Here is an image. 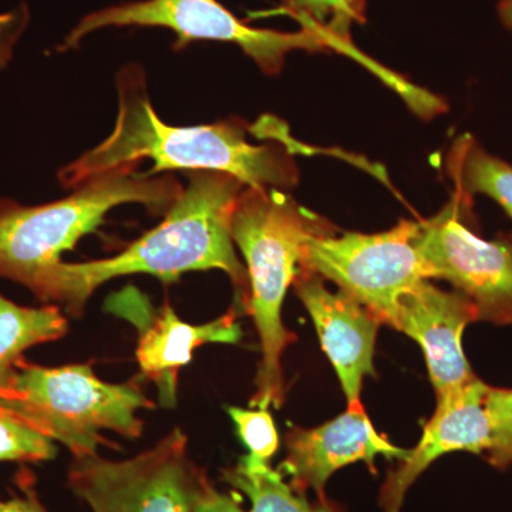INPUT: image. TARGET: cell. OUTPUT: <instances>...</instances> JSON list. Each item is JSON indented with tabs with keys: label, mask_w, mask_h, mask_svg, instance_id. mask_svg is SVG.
<instances>
[{
	"label": "cell",
	"mask_w": 512,
	"mask_h": 512,
	"mask_svg": "<svg viewBox=\"0 0 512 512\" xmlns=\"http://www.w3.org/2000/svg\"><path fill=\"white\" fill-rule=\"evenodd\" d=\"M187 177L190 183L157 228L113 258L59 262L30 291L39 301L60 303L70 315L80 316L93 292L119 276L147 274L174 282L187 272L220 269L231 278L239 309L247 311L248 272L232 238V214L247 185L220 171H188Z\"/></svg>",
	"instance_id": "cell-1"
},
{
	"label": "cell",
	"mask_w": 512,
	"mask_h": 512,
	"mask_svg": "<svg viewBox=\"0 0 512 512\" xmlns=\"http://www.w3.org/2000/svg\"><path fill=\"white\" fill-rule=\"evenodd\" d=\"M119 114L116 127L103 143L87 151L59 173L64 188L150 158L153 175L165 170L220 171L247 187L288 190L298 184V165L284 141L249 143L241 121L210 126H168L148 99L146 76L140 66H127L117 76Z\"/></svg>",
	"instance_id": "cell-2"
},
{
	"label": "cell",
	"mask_w": 512,
	"mask_h": 512,
	"mask_svg": "<svg viewBox=\"0 0 512 512\" xmlns=\"http://www.w3.org/2000/svg\"><path fill=\"white\" fill-rule=\"evenodd\" d=\"M336 229L276 188L247 187L232 214V238L241 249L249 278L247 312L261 343V363L251 406L281 407L285 397L282 356L296 336L282 322L286 292L298 275L303 247L313 235Z\"/></svg>",
	"instance_id": "cell-3"
},
{
	"label": "cell",
	"mask_w": 512,
	"mask_h": 512,
	"mask_svg": "<svg viewBox=\"0 0 512 512\" xmlns=\"http://www.w3.org/2000/svg\"><path fill=\"white\" fill-rule=\"evenodd\" d=\"M140 164L121 165L74 188L50 204L23 207L0 200V278L32 289L47 269L62 262L79 239L94 231L107 212L123 204H141L167 214L183 192L174 177L136 174Z\"/></svg>",
	"instance_id": "cell-4"
},
{
	"label": "cell",
	"mask_w": 512,
	"mask_h": 512,
	"mask_svg": "<svg viewBox=\"0 0 512 512\" xmlns=\"http://www.w3.org/2000/svg\"><path fill=\"white\" fill-rule=\"evenodd\" d=\"M0 407L69 448L73 457H84L109 444L103 431L140 437L143 421L137 413L154 409V403L133 383L103 382L87 363L43 367L23 362L0 390Z\"/></svg>",
	"instance_id": "cell-5"
},
{
	"label": "cell",
	"mask_w": 512,
	"mask_h": 512,
	"mask_svg": "<svg viewBox=\"0 0 512 512\" xmlns=\"http://www.w3.org/2000/svg\"><path fill=\"white\" fill-rule=\"evenodd\" d=\"M110 26H157L173 30L177 50L195 40L234 43L266 74L281 72L286 55L293 50L343 53L335 39L319 30L302 28L299 32L285 33L252 28L217 0H140L97 10L80 20L60 50L73 49L84 36Z\"/></svg>",
	"instance_id": "cell-6"
},
{
	"label": "cell",
	"mask_w": 512,
	"mask_h": 512,
	"mask_svg": "<svg viewBox=\"0 0 512 512\" xmlns=\"http://www.w3.org/2000/svg\"><path fill=\"white\" fill-rule=\"evenodd\" d=\"M67 477L70 490L93 512H194L211 483L192 461L180 429L127 460L99 453L74 457Z\"/></svg>",
	"instance_id": "cell-7"
},
{
	"label": "cell",
	"mask_w": 512,
	"mask_h": 512,
	"mask_svg": "<svg viewBox=\"0 0 512 512\" xmlns=\"http://www.w3.org/2000/svg\"><path fill=\"white\" fill-rule=\"evenodd\" d=\"M417 231L419 222L400 221L379 234L313 235L303 247L299 268L335 282L340 292L392 326L399 296L427 279L414 245Z\"/></svg>",
	"instance_id": "cell-8"
},
{
	"label": "cell",
	"mask_w": 512,
	"mask_h": 512,
	"mask_svg": "<svg viewBox=\"0 0 512 512\" xmlns=\"http://www.w3.org/2000/svg\"><path fill=\"white\" fill-rule=\"evenodd\" d=\"M473 198L456 191L436 215L419 222L414 245L427 279H444L474 303L480 320L512 325V232L487 241L470 220Z\"/></svg>",
	"instance_id": "cell-9"
},
{
	"label": "cell",
	"mask_w": 512,
	"mask_h": 512,
	"mask_svg": "<svg viewBox=\"0 0 512 512\" xmlns=\"http://www.w3.org/2000/svg\"><path fill=\"white\" fill-rule=\"evenodd\" d=\"M113 306L137 326L138 366L146 379L157 384L160 403L165 407L175 406L178 376L183 367L190 365L195 349L207 343L235 345L242 338L235 309L205 325H190L178 318L171 306L153 311L137 291L123 292L114 299Z\"/></svg>",
	"instance_id": "cell-10"
},
{
	"label": "cell",
	"mask_w": 512,
	"mask_h": 512,
	"mask_svg": "<svg viewBox=\"0 0 512 512\" xmlns=\"http://www.w3.org/2000/svg\"><path fill=\"white\" fill-rule=\"evenodd\" d=\"M480 320L474 303L460 292H447L423 279L403 292L392 326L416 340L426 356L437 399L476 379L463 352V333Z\"/></svg>",
	"instance_id": "cell-11"
},
{
	"label": "cell",
	"mask_w": 512,
	"mask_h": 512,
	"mask_svg": "<svg viewBox=\"0 0 512 512\" xmlns=\"http://www.w3.org/2000/svg\"><path fill=\"white\" fill-rule=\"evenodd\" d=\"M407 453L377 433L363 404H357L315 429L289 431L279 473L291 478L298 493L315 491L319 500H326V483L340 468L363 461L375 471L377 457L403 460Z\"/></svg>",
	"instance_id": "cell-12"
},
{
	"label": "cell",
	"mask_w": 512,
	"mask_h": 512,
	"mask_svg": "<svg viewBox=\"0 0 512 512\" xmlns=\"http://www.w3.org/2000/svg\"><path fill=\"white\" fill-rule=\"evenodd\" d=\"M296 293L311 315L320 345L338 373L348 406L360 402L363 380L376 376L375 357L380 320L346 293L330 292L322 276L299 268Z\"/></svg>",
	"instance_id": "cell-13"
},
{
	"label": "cell",
	"mask_w": 512,
	"mask_h": 512,
	"mask_svg": "<svg viewBox=\"0 0 512 512\" xmlns=\"http://www.w3.org/2000/svg\"><path fill=\"white\" fill-rule=\"evenodd\" d=\"M490 386L476 379L463 389L437 399V409L424 427L416 448L400 460L380 490L383 512L402 511L407 491L431 463L453 451L487 454L493 443V426L485 406Z\"/></svg>",
	"instance_id": "cell-14"
},
{
	"label": "cell",
	"mask_w": 512,
	"mask_h": 512,
	"mask_svg": "<svg viewBox=\"0 0 512 512\" xmlns=\"http://www.w3.org/2000/svg\"><path fill=\"white\" fill-rule=\"evenodd\" d=\"M224 480L247 495L251 507L245 510L232 495L208 484L194 512H343L328 500L309 503L305 494L293 490L284 476L271 466H251L244 458L238 466L224 471Z\"/></svg>",
	"instance_id": "cell-15"
},
{
	"label": "cell",
	"mask_w": 512,
	"mask_h": 512,
	"mask_svg": "<svg viewBox=\"0 0 512 512\" xmlns=\"http://www.w3.org/2000/svg\"><path fill=\"white\" fill-rule=\"evenodd\" d=\"M67 329L69 323L56 306L29 308L0 293V390L25 362L26 350L63 338Z\"/></svg>",
	"instance_id": "cell-16"
},
{
	"label": "cell",
	"mask_w": 512,
	"mask_h": 512,
	"mask_svg": "<svg viewBox=\"0 0 512 512\" xmlns=\"http://www.w3.org/2000/svg\"><path fill=\"white\" fill-rule=\"evenodd\" d=\"M447 173L456 191L467 197L493 198L512 220V165L491 156L471 137H461L447 158Z\"/></svg>",
	"instance_id": "cell-17"
},
{
	"label": "cell",
	"mask_w": 512,
	"mask_h": 512,
	"mask_svg": "<svg viewBox=\"0 0 512 512\" xmlns=\"http://www.w3.org/2000/svg\"><path fill=\"white\" fill-rule=\"evenodd\" d=\"M282 9L298 20L302 28L319 30L335 39L345 55L375 67L357 52L350 37L352 26L366 20V0H285Z\"/></svg>",
	"instance_id": "cell-18"
},
{
	"label": "cell",
	"mask_w": 512,
	"mask_h": 512,
	"mask_svg": "<svg viewBox=\"0 0 512 512\" xmlns=\"http://www.w3.org/2000/svg\"><path fill=\"white\" fill-rule=\"evenodd\" d=\"M55 441L37 433L18 417L0 407V463H37L55 458Z\"/></svg>",
	"instance_id": "cell-19"
},
{
	"label": "cell",
	"mask_w": 512,
	"mask_h": 512,
	"mask_svg": "<svg viewBox=\"0 0 512 512\" xmlns=\"http://www.w3.org/2000/svg\"><path fill=\"white\" fill-rule=\"evenodd\" d=\"M228 413L237 427L239 439L248 448L244 460L251 466H269L279 448L278 430L269 410L228 407Z\"/></svg>",
	"instance_id": "cell-20"
},
{
	"label": "cell",
	"mask_w": 512,
	"mask_h": 512,
	"mask_svg": "<svg viewBox=\"0 0 512 512\" xmlns=\"http://www.w3.org/2000/svg\"><path fill=\"white\" fill-rule=\"evenodd\" d=\"M485 406L493 426V443L487 451L488 461L494 467L512 464V389H488Z\"/></svg>",
	"instance_id": "cell-21"
},
{
	"label": "cell",
	"mask_w": 512,
	"mask_h": 512,
	"mask_svg": "<svg viewBox=\"0 0 512 512\" xmlns=\"http://www.w3.org/2000/svg\"><path fill=\"white\" fill-rule=\"evenodd\" d=\"M29 10L23 6L0 15V69L12 59L13 47L28 25Z\"/></svg>",
	"instance_id": "cell-22"
},
{
	"label": "cell",
	"mask_w": 512,
	"mask_h": 512,
	"mask_svg": "<svg viewBox=\"0 0 512 512\" xmlns=\"http://www.w3.org/2000/svg\"><path fill=\"white\" fill-rule=\"evenodd\" d=\"M18 493L9 500L0 501V512H49L37 497L35 481L29 471H22L16 478Z\"/></svg>",
	"instance_id": "cell-23"
},
{
	"label": "cell",
	"mask_w": 512,
	"mask_h": 512,
	"mask_svg": "<svg viewBox=\"0 0 512 512\" xmlns=\"http://www.w3.org/2000/svg\"><path fill=\"white\" fill-rule=\"evenodd\" d=\"M498 15H500L504 26L512 30V0H501L498 5Z\"/></svg>",
	"instance_id": "cell-24"
}]
</instances>
